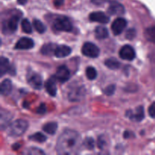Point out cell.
<instances>
[{"label":"cell","mask_w":155,"mask_h":155,"mask_svg":"<svg viewBox=\"0 0 155 155\" xmlns=\"http://www.w3.org/2000/svg\"><path fill=\"white\" fill-rule=\"evenodd\" d=\"M82 145L81 137L77 132L66 130L58 139L56 150L59 154H78Z\"/></svg>","instance_id":"1"},{"label":"cell","mask_w":155,"mask_h":155,"mask_svg":"<svg viewBox=\"0 0 155 155\" xmlns=\"http://www.w3.org/2000/svg\"><path fill=\"white\" fill-rule=\"evenodd\" d=\"M28 123L24 120H17L9 125L8 133L12 136H20L24 134L28 128Z\"/></svg>","instance_id":"2"},{"label":"cell","mask_w":155,"mask_h":155,"mask_svg":"<svg viewBox=\"0 0 155 155\" xmlns=\"http://www.w3.org/2000/svg\"><path fill=\"white\" fill-rule=\"evenodd\" d=\"M53 26L55 30L58 31L71 32L73 30V25L71 21L66 17H59L54 20L53 23Z\"/></svg>","instance_id":"3"},{"label":"cell","mask_w":155,"mask_h":155,"mask_svg":"<svg viewBox=\"0 0 155 155\" xmlns=\"http://www.w3.org/2000/svg\"><path fill=\"white\" fill-rule=\"evenodd\" d=\"M82 53L83 55L86 56V57L95 58L99 55L100 49L96 45L92 42H85L82 47Z\"/></svg>","instance_id":"4"},{"label":"cell","mask_w":155,"mask_h":155,"mask_svg":"<svg viewBox=\"0 0 155 155\" xmlns=\"http://www.w3.org/2000/svg\"><path fill=\"white\" fill-rule=\"evenodd\" d=\"M27 82L35 89H40L42 87V78L39 74L29 71L27 74Z\"/></svg>","instance_id":"5"},{"label":"cell","mask_w":155,"mask_h":155,"mask_svg":"<svg viewBox=\"0 0 155 155\" xmlns=\"http://www.w3.org/2000/svg\"><path fill=\"white\" fill-rule=\"evenodd\" d=\"M19 21V15H12L9 19L7 20V21L3 23V31L5 30H6L7 33H14L15 31H16Z\"/></svg>","instance_id":"6"},{"label":"cell","mask_w":155,"mask_h":155,"mask_svg":"<svg viewBox=\"0 0 155 155\" xmlns=\"http://www.w3.org/2000/svg\"><path fill=\"white\" fill-rule=\"evenodd\" d=\"M127 25V20L123 18H117L111 24V30L116 36L121 34Z\"/></svg>","instance_id":"7"},{"label":"cell","mask_w":155,"mask_h":155,"mask_svg":"<svg viewBox=\"0 0 155 155\" xmlns=\"http://www.w3.org/2000/svg\"><path fill=\"white\" fill-rule=\"evenodd\" d=\"M86 90L83 86H78L77 88H74L69 92L68 98L71 101H80L84 98Z\"/></svg>","instance_id":"8"},{"label":"cell","mask_w":155,"mask_h":155,"mask_svg":"<svg viewBox=\"0 0 155 155\" xmlns=\"http://www.w3.org/2000/svg\"><path fill=\"white\" fill-rule=\"evenodd\" d=\"M127 116L131 120L136 121V122L142 121L145 118V110H144V107L142 106H139V107H136V109L134 111L132 110H128V111H127Z\"/></svg>","instance_id":"9"},{"label":"cell","mask_w":155,"mask_h":155,"mask_svg":"<svg viewBox=\"0 0 155 155\" xmlns=\"http://www.w3.org/2000/svg\"><path fill=\"white\" fill-rule=\"evenodd\" d=\"M120 57L124 60L133 61L136 58V52L134 48L130 45H125L120 50Z\"/></svg>","instance_id":"10"},{"label":"cell","mask_w":155,"mask_h":155,"mask_svg":"<svg viewBox=\"0 0 155 155\" xmlns=\"http://www.w3.org/2000/svg\"><path fill=\"white\" fill-rule=\"evenodd\" d=\"M70 77H71V73H70L69 69L65 65H62V66L58 68L57 71H56L55 77L59 82L65 83L69 80Z\"/></svg>","instance_id":"11"},{"label":"cell","mask_w":155,"mask_h":155,"mask_svg":"<svg viewBox=\"0 0 155 155\" xmlns=\"http://www.w3.org/2000/svg\"><path fill=\"white\" fill-rule=\"evenodd\" d=\"M56 77L55 76H52L49 79L46 80L45 83V88L46 92L49 94L51 96L54 97L57 94V84H56Z\"/></svg>","instance_id":"12"},{"label":"cell","mask_w":155,"mask_h":155,"mask_svg":"<svg viewBox=\"0 0 155 155\" xmlns=\"http://www.w3.org/2000/svg\"><path fill=\"white\" fill-rule=\"evenodd\" d=\"M34 46V42L32 39L28 37H22L15 44V48L16 49H30Z\"/></svg>","instance_id":"13"},{"label":"cell","mask_w":155,"mask_h":155,"mask_svg":"<svg viewBox=\"0 0 155 155\" xmlns=\"http://www.w3.org/2000/svg\"><path fill=\"white\" fill-rule=\"evenodd\" d=\"M89 20L94 22H98L101 24H107L110 21V18L104 12H95L89 15Z\"/></svg>","instance_id":"14"},{"label":"cell","mask_w":155,"mask_h":155,"mask_svg":"<svg viewBox=\"0 0 155 155\" xmlns=\"http://www.w3.org/2000/svg\"><path fill=\"white\" fill-rule=\"evenodd\" d=\"M107 12L110 15H121L125 12L124 5L117 2H111L107 9Z\"/></svg>","instance_id":"15"},{"label":"cell","mask_w":155,"mask_h":155,"mask_svg":"<svg viewBox=\"0 0 155 155\" xmlns=\"http://www.w3.org/2000/svg\"><path fill=\"white\" fill-rule=\"evenodd\" d=\"M71 53V48L65 45H57L54 51V56L57 58H64Z\"/></svg>","instance_id":"16"},{"label":"cell","mask_w":155,"mask_h":155,"mask_svg":"<svg viewBox=\"0 0 155 155\" xmlns=\"http://www.w3.org/2000/svg\"><path fill=\"white\" fill-rule=\"evenodd\" d=\"M0 91L2 95L5 96L10 95L12 91V83L9 79H5L2 82Z\"/></svg>","instance_id":"17"},{"label":"cell","mask_w":155,"mask_h":155,"mask_svg":"<svg viewBox=\"0 0 155 155\" xmlns=\"http://www.w3.org/2000/svg\"><path fill=\"white\" fill-rule=\"evenodd\" d=\"M12 118V115L10 112L6 111V110H2L1 111V118H0V124H1V129L2 130H4L5 128H6V127H8L10 123L11 120Z\"/></svg>","instance_id":"18"},{"label":"cell","mask_w":155,"mask_h":155,"mask_svg":"<svg viewBox=\"0 0 155 155\" xmlns=\"http://www.w3.org/2000/svg\"><path fill=\"white\" fill-rule=\"evenodd\" d=\"M11 68L8 59L5 57H1L0 58V75L3 76L6 73H9Z\"/></svg>","instance_id":"19"},{"label":"cell","mask_w":155,"mask_h":155,"mask_svg":"<svg viewBox=\"0 0 155 155\" xmlns=\"http://www.w3.org/2000/svg\"><path fill=\"white\" fill-rule=\"evenodd\" d=\"M57 45H54L53 43H48L45 44L41 48V53L44 55H54V51H55V48Z\"/></svg>","instance_id":"20"},{"label":"cell","mask_w":155,"mask_h":155,"mask_svg":"<svg viewBox=\"0 0 155 155\" xmlns=\"http://www.w3.org/2000/svg\"><path fill=\"white\" fill-rule=\"evenodd\" d=\"M95 37L98 39H104L108 37L109 33L106 27L103 26H98L95 30Z\"/></svg>","instance_id":"21"},{"label":"cell","mask_w":155,"mask_h":155,"mask_svg":"<svg viewBox=\"0 0 155 155\" xmlns=\"http://www.w3.org/2000/svg\"><path fill=\"white\" fill-rule=\"evenodd\" d=\"M58 129V124L55 122H49L45 124L42 127V130L45 133L50 135L55 134Z\"/></svg>","instance_id":"22"},{"label":"cell","mask_w":155,"mask_h":155,"mask_svg":"<svg viewBox=\"0 0 155 155\" xmlns=\"http://www.w3.org/2000/svg\"><path fill=\"white\" fill-rule=\"evenodd\" d=\"M104 64L107 68H110L111 70H117L120 67V63L118 60L114 58H110L107 59L104 61Z\"/></svg>","instance_id":"23"},{"label":"cell","mask_w":155,"mask_h":155,"mask_svg":"<svg viewBox=\"0 0 155 155\" xmlns=\"http://www.w3.org/2000/svg\"><path fill=\"white\" fill-rule=\"evenodd\" d=\"M145 36L149 42L155 43V26H152L146 29Z\"/></svg>","instance_id":"24"},{"label":"cell","mask_w":155,"mask_h":155,"mask_svg":"<svg viewBox=\"0 0 155 155\" xmlns=\"http://www.w3.org/2000/svg\"><path fill=\"white\" fill-rule=\"evenodd\" d=\"M33 24L34 28L36 29V31L39 33H44L46 30V27L45 24L41 21L38 19H34L33 21Z\"/></svg>","instance_id":"25"},{"label":"cell","mask_w":155,"mask_h":155,"mask_svg":"<svg viewBox=\"0 0 155 155\" xmlns=\"http://www.w3.org/2000/svg\"><path fill=\"white\" fill-rule=\"evenodd\" d=\"M29 139L32 141H34V142H40V143H42V142H45L47 139L46 136H44L42 133H36L30 136Z\"/></svg>","instance_id":"26"},{"label":"cell","mask_w":155,"mask_h":155,"mask_svg":"<svg viewBox=\"0 0 155 155\" xmlns=\"http://www.w3.org/2000/svg\"><path fill=\"white\" fill-rule=\"evenodd\" d=\"M21 27H22L23 31L26 33H28L29 34V33H31L33 32L31 24H30L29 20L27 19V18H24L22 21V22H21Z\"/></svg>","instance_id":"27"},{"label":"cell","mask_w":155,"mask_h":155,"mask_svg":"<svg viewBox=\"0 0 155 155\" xmlns=\"http://www.w3.org/2000/svg\"><path fill=\"white\" fill-rule=\"evenodd\" d=\"M86 75L89 80H93L97 77V71L93 67H88L86 70Z\"/></svg>","instance_id":"28"},{"label":"cell","mask_w":155,"mask_h":155,"mask_svg":"<svg viewBox=\"0 0 155 155\" xmlns=\"http://www.w3.org/2000/svg\"><path fill=\"white\" fill-rule=\"evenodd\" d=\"M85 146V148H87L88 150H92L95 148V142L94 139L91 137H88L85 139L84 142L83 144Z\"/></svg>","instance_id":"29"},{"label":"cell","mask_w":155,"mask_h":155,"mask_svg":"<svg viewBox=\"0 0 155 155\" xmlns=\"http://www.w3.org/2000/svg\"><path fill=\"white\" fill-rule=\"evenodd\" d=\"M116 90V86L114 84L109 85L104 89V93L107 95H112Z\"/></svg>","instance_id":"30"},{"label":"cell","mask_w":155,"mask_h":155,"mask_svg":"<svg viewBox=\"0 0 155 155\" xmlns=\"http://www.w3.org/2000/svg\"><path fill=\"white\" fill-rule=\"evenodd\" d=\"M136 32L135 29L133 28L130 29V30H127V33H126V37L129 39H133V38L136 36Z\"/></svg>","instance_id":"31"},{"label":"cell","mask_w":155,"mask_h":155,"mask_svg":"<svg viewBox=\"0 0 155 155\" xmlns=\"http://www.w3.org/2000/svg\"><path fill=\"white\" fill-rule=\"evenodd\" d=\"M29 154H44V152L42 150L36 148H31L28 150Z\"/></svg>","instance_id":"32"},{"label":"cell","mask_w":155,"mask_h":155,"mask_svg":"<svg viewBox=\"0 0 155 155\" xmlns=\"http://www.w3.org/2000/svg\"><path fill=\"white\" fill-rule=\"evenodd\" d=\"M148 114L151 117L155 119V101L150 105L149 108H148Z\"/></svg>","instance_id":"33"},{"label":"cell","mask_w":155,"mask_h":155,"mask_svg":"<svg viewBox=\"0 0 155 155\" xmlns=\"http://www.w3.org/2000/svg\"><path fill=\"white\" fill-rule=\"evenodd\" d=\"M36 112H37V114H44L46 112V106H45V104H44V103L40 104V105L38 107L37 109H36Z\"/></svg>","instance_id":"34"},{"label":"cell","mask_w":155,"mask_h":155,"mask_svg":"<svg viewBox=\"0 0 155 155\" xmlns=\"http://www.w3.org/2000/svg\"><path fill=\"white\" fill-rule=\"evenodd\" d=\"M105 145H106V142L105 141H104V139H103V137L100 136V137L98 138V146L99 147V148H101V149L102 150L103 148H104V146H105Z\"/></svg>","instance_id":"35"},{"label":"cell","mask_w":155,"mask_h":155,"mask_svg":"<svg viewBox=\"0 0 155 155\" xmlns=\"http://www.w3.org/2000/svg\"><path fill=\"white\" fill-rule=\"evenodd\" d=\"M64 2V0H54V5L56 7H60Z\"/></svg>","instance_id":"36"},{"label":"cell","mask_w":155,"mask_h":155,"mask_svg":"<svg viewBox=\"0 0 155 155\" xmlns=\"http://www.w3.org/2000/svg\"><path fill=\"white\" fill-rule=\"evenodd\" d=\"M105 2V0H92V2L94 3L95 5H100L103 4Z\"/></svg>","instance_id":"37"},{"label":"cell","mask_w":155,"mask_h":155,"mask_svg":"<svg viewBox=\"0 0 155 155\" xmlns=\"http://www.w3.org/2000/svg\"><path fill=\"white\" fill-rule=\"evenodd\" d=\"M132 135H133V133H130V131H126L125 133H124V138H125V139H129V138L131 137Z\"/></svg>","instance_id":"38"},{"label":"cell","mask_w":155,"mask_h":155,"mask_svg":"<svg viewBox=\"0 0 155 155\" xmlns=\"http://www.w3.org/2000/svg\"><path fill=\"white\" fill-rule=\"evenodd\" d=\"M18 2L20 5H25L27 2V0H18Z\"/></svg>","instance_id":"39"}]
</instances>
